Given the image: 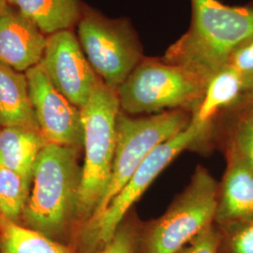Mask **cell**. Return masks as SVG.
I'll list each match as a JSON object with an SVG mask.
<instances>
[{"mask_svg":"<svg viewBox=\"0 0 253 253\" xmlns=\"http://www.w3.org/2000/svg\"><path fill=\"white\" fill-rule=\"evenodd\" d=\"M192 19L163 59L207 79L223 69L235 51L253 38V7H231L218 0H190Z\"/></svg>","mask_w":253,"mask_h":253,"instance_id":"cell-1","label":"cell"},{"mask_svg":"<svg viewBox=\"0 0 253 253\" xmlns=\"http://www.w3.org/2000/svg\"><path fill=\"white\" fill-rule=\"evenodd\" d=\"M80 112L84 163L76 213L89 218L111 178L118 140V119L121 113L118 91L100 78Z\"/></svg>","mask_w":253,"mask_h":253,"instance_id":"cell-2","label":"cell"},{"mask_svg":"<svg viewBox=\"0 0 253 253\" xmlns=\"http://www.w3.org/2000/svg\"><path fill=\"white\" fill-rule=\"evenodd\" d=\"M75 148L47 144L38 156L24 217L32 229L54 235L77 212L82 169Z\"/></svg>","mask_w":253,"mask_h":253,"instance_id":"cell-3","label":"cell"},{"mask_svg":"<svg viewBox=\"0 0 253 253\" xmlns=\"http://www.w3.org/2000/svg\"><path fill=\"white\" fill-rule=\"evenodd\" d=\"M208 81L199 73L163 58H144L117 91L121 110L128 115L193 112Z\"/></svg>","mask_w":253,"mask_h":253,"instance_id":"cell-4","label":"cell"},{"mask_svg":"<svg viewBox=\"0 0 253 253\" xmlns=\"http://www.w3.org/2000/svg\"><path fill=\"white\" fill-rule=\"evenodd\" d=\"M207 128L190 119V124L178 134L158 146L142 163L122 190L97 216L86 220L80 234L83 253H96L114 238L127 211L151 185L156 177L179 154L196 143Z\"/></svg>","mask_w":253,"mask_h":253,"instance_id":"cell-5","label":"cell"},{"mask_svg":"<svg viewBox=\"0 0 253 253\" xmlns=\"http://www.w3.org/2000/svg\"><path fill=\"white\" fill-rule=\"evenodd\" d=\"M217 200V182L205 167L197 166L188 187L147 230L144 253H179L211 226Z\"/></svg>","mask_w":253,"mask_h":253,"instance_id":"cell-6","label":"cell"},{"mask_svg":"<svg viewBox=\"0 0 253 253\" xmlns=\"http://www.w3.org/2000/svg\"><path fill=\"white\" fill-rule=\"evenodd\" d=\"M190 119L186 110L165 111L143 118H132L121 112L111 178L90 217L100 214L146 158L158 146L182 131L190 124Z\"/></svg>","mask_w":253,"mask_h":253,"instance_id":"cell-7","label":"cell"},{"mask_svg":"<svg viewBox=\"0 0 253 253\" xmlns=\"http://www.w3.org/2000/svg\"><path fill=\"white\" fill-rule=\"evenodd\" d=\"M78 40L101 81L118 89L145 57L129 23L84 7L77 24Z\"/></svg>","mask_w":253,"mask_h":253,"instance_id":"cell-8","label":"cell"},{"mask_svg":"<svg viewBox=\"0 0 253 253\" xmlns=\"http://www.w3.org/2000/svg\"><path fill=\"white\" fill-rule=\"evenodd\" d=\"M40 64L54 87L79 109L86 103L100 80L73 30L47 37Z\"/></svg>","mask_w":253,"mask_h":253,"instance_id":"cell-9","label":"cell"},{"mask_svg":"<svg viewBox=\"0 0 253 253\" xmlns=\"http://www.w3.org/2000/svg\"><path fill=\"white\" fill-rule=\"evenodd\" d=\"M25 73L39 128L46 142L73 148L83 144L80 109L54 87L41 64Z\"/></svg>","mask_w":253,"mask_h":253,"instance_id":"cell-10","label":"cell"},{"mask_svg":"<svg viewBox=\"0 0 253 253\" xmlns=\"http://www.w3.org/2000/svg\"><path fill=\"white\" fill-rule=\"evenodd\" d=\"M47 36L18 9L7 6L0 12V63L26 73L41 63Z\"/></svg>","mask_w":253,"mask_h":253,"instance_id":"cell-11","label":"cell"},{"mask_svg":"<svg viewBox=\"0 0 253 253\" xmlns=\"http://www.w3.org/2000/svg\"><path fill=\"white\" fill-rule=\"evenodd\" d=\"M215 219L227 226L253 220V172L231 147Z\"/></svg>","mask_w":253,"mask_h":253,"instance_id":"cell-12","label":"cell"},{"mask_svg":"<svg viewBox=\"0 0 253 253\" xmlns=\"http://www.w3.org/2000/svg\"><path fill=\"white\" fill-rule=\"evenodd\" d=\"M0 126H23L40 131L26 73L2 63H0Z\"/></svg>","mask_w":253,"mask_h":253,"instance_id":"cell-13","label":"cell"},{"mask_svg":"<svg viewBox=\"0 0 253 253\" xmlns=\"http://www.w3.org/2000/svg\"><path fill=\"white\" fill-rule=\"evenodd\" d=\"M6 1L34 23L47 37L64 30H72L78 24L84 9L82 0Z\"/></svg>","mask_w":253,"mask_h":253,"instance_id":"cell-14","label":"cell"},{"mask_svg":"<svg viewBox=\"0 0 253 253\" xmlns=\"http://www.w3.org/2000/svg\"><path fill=\"white\" fill-rule=\"evenodd\" d=\"M243 90L244 74L227 65L209 79L191 121L208 129L217 113L235 103L242 97Z\"/></svg>","mask_w":253,"mask_h":253,"instance_id":"cell-15","label":"cell"},{"mask_svg":"<svg viewBox=\"0 0 253 253\" xmlns=\"http://www.w3.org/2000/svg\"><path fill=\"white\" fill-rule=\"evenodd\" d=\"M47 144L39 130L23 126H3L0 129V165L33 176L38 156Z\"/></svg>","mask_w":253,"mask_h":253,"instance_id":"cell-16","label":"cell"},{"mask_svg":"<svg viewBox=\"0 0 253 253\" xmlns=\"http://www.w3.org/2000/svg\"><path fill=\"white\" fill-rule=\"evenodd\" d=\"M0 253H73L34 229L20 226L0 214Z\"/></svg>","mask_w":253,"mask_h":253,"instance_id":"cell-17","label":"cell"},{"mask_svg":"<svg viewBox=\"0 0 253 253\" xmlns=\"http://www.w3.org/2000/svg\"><path fill=\"white\" fill-rule=\"evenodd\" d=\"M32 177L0 165V214L14 220L24 213Z\"/></svg>","mask_w":253,"mask_h":253,"instance_id":"cell-18","label":"cell"},{"mask_svg":"<svg viewBox=\"0 0 253 253\" xmlns=\"http://www.w3.org/2000/svg\"><path fill=\"white\" fill-rule=\"evenodd\" d=\"M230 147L253 172V105L237 123Z\"/></svg>","mask_w":253,"mask_h":253,"instance_id":"cell-19","label":"cell"},{"mask_svg":"<svg viewBox=\"0 0 253 253\" xmlns=\"http://www.w3.org/2000/svg\"><path fill=\"white\" fill-rule=\"evenodd\" d=\"M230 238L233 253H253V220L234 225Z\"/></svg>","mask_w":253,"mask_h":253,"instance_id":"cell-20","label":"cell"},{"mask_svg":"<svg viewBox=\"0 0 253 253\" xmlns=\"http://www.w3.org/2000/svg\"><path fill=\"white\" fill-rule=\"evenodd\" d=\"M217 246L218 236L211 225L178 253H217Z\"/></svg>","mask_w":253,"mask_h":253,"instance_id":"cell-21","label":"cell"},{"mask_svg":"<svg viewBox=\"0 0 253 253\" xmlns=\"http://www.w3.org/2000/svg\"><path fill=\"white\" fill-rule=\"evenodd\" d=\"M134 248L135 239L132 231L128 227L122 229L120 227L108 244L96 253H134Z\"/></svg>","mask_w":253,"mask_h":253,"instance_id":"cell-22","label":"cell"},{"mask_svg":"<svg viewBox=\"0 0 253 253\" xmlns=\"http://www.w3.org/2000/svg\"><path fill=\"white\" fill-rule=\"evenodd\" d=\"M228 65L243 74L253 71V38L235 51Z\"/></svg>","mask_w":253,"mask_h":253,"instance_id":"cell-23","label":"cell"},{"mask_svg":"<svg viewBox=\"0 0 253 253\" xmlns=\"http://www.w3.org/2000/svg\"><path fill=\"white\" fill-rule=\"evenodd\" d=\"M246 100L253 102V71L244 74V90L243 95Z\"/></svg>","mask_w":253,"mask_h":253,"instance_id":"cell-24","label":"cell"},{"mask_svg":"<svg viewBox=\"0 0 253 253\" xmlns=\"http://www.w3.org/2000/svg\"><path fill=\"white\" fill-rule=\"evenodd\" d=\"M6 6H7V1L6 0H0V12L4 9Z\"/></svg>","mask_w":253,"mask_h":253,"instance_id":"cell-25","label":"cell"}]
</instances>
